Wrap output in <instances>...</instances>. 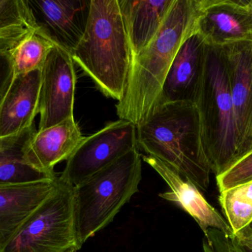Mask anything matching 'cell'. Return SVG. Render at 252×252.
Returning a JSON list of instances; mask_svg holds the SVG:
<instances>
[{"mask_svg": "<svg viewBox=\"0 0 252 252\" xmlns=\"http://www.w3.org/2000/svg\"><path fill=\"white\" fill-rule=\"evenodd\" d=\"M202 4L203 0H176L152 41L131 58L125 93L116 105L120 119L137 127L152 113L178 50L196 33Z\"/></svg>", "mask_w": 252, "mask_h": 252, "instance_id": "1", "label": "cell"}, {"mask_svg": "<svg viewBox=\"0 0 252 252\" xmlns=\"http://www.w3.org/2000/svg\"><path fill=\"white\" fill-rule=\"evenodd\" d=\"M136 132L139 149L174 169L199 190H207L211 170L203 148L195 103L157 105L136 127Z\"/></svg>", "mask_w": 252, "mask_h": 252, "instance_id": "2", "label": "cell"}, {"mask_svg": "<svg viewBox=\"0 0 252 252\" xmlns=\"http://www.w3.org/2000/svg\"><path fill=\"white\" fill-rule=\"evenodd\" d=\"M72 56L105 96L124 98L131 54L118 0H92L85 33Z\"/></svg>", "mask_w": 252, "mask_h": 252, "instance_id": "3", "label": "cell"}, {"mask_svg": "<svg viewBox=\"0 0 252 252\" xmlns=\"http://www.w3.org/2000/svg\"><path fill=\"white\" fill-rule=\"evenodd\" d=\"M195 104L204 153L211 173L220 176L238 160L233 103L221 48L206 44L204 69Z\"/></svg>", "mask_w": 252, "mask_h": 252, "instance_id": "4", "label": "cell"}, {"mask_svg": "<svg viewBox=\"0 0 252 252\" xmlns=\"http://www.w3.org/2000/svg\"><path fill=\"white\" fill-rule=\"evenodd\" d=\"M142 155L132 149L74 187L75 230L80 249L115 216L139 191Z\"/></svg>", "mask_w": 252, "mask_h": 252, "instance_id": "5", "label": "cell"}, {"mask_svg": "<svg viewBox=\"0 0 252 252\" xmlns=\"http://www.w3.org/2000/svg\"><path fill=\"white\" fill-rule=\"evenodd\" d=\"M80 250L74 187L58 178L51 194L30 215L0 252H66Z\"/></svg>", "mask_w": 252, "mask_h": 252, "instance_id": "6", "label": "cell"}, {"mask_svg": "<svg viewBox=\"0 0 252 252\" xmlns=\"http://www.w3.org/2000/svg\"><path fill=\"white\" fill-rule=\"evenodd\" d=\"M136 148V125L124 119L109 123L97 133L84 137L66 161L60 178L75 187Z\"/></svg>", "mask_w": 252, "mask_h": 252, "instance_id": "7", "label": "cell"}, {"mask_svg": "<svg viewBox=\"0 0 252 252\" xmlns=\"http://www.w3.org/2000/svg\"><path fill=\"white\" fill-rule=\"evenodd\" d=\"M30 28L71 55L85 33L92 0H24Z\"/></svg>", "mask_w": 252, "mask_h": 252, "instance_id": "8", "label": "cell"}, {"mask_svg": "<svg viewBox=\"0 0 252 252\" xmlns=\"http://www.w3.org/2000/svg\"><path fill=\"white\" fill-rule=\"evenodd\" d=\"M72 55L54 46L41 68L38 130L74 117L76 74Z\"/></svg>", "mask_w": 252, "mask_h": 252, "instance_id": "9", "label": "cell"}, {"mask_svg": "<svg viewBox=\"0 0 252 252\" xmlns=\"http://www.w3.org/2000/svg\"><path fill=\"white\" fill-rule=\"evenodd\" d=\"M196 33L217 48L252 42V0H203Z\"/></svg>", "mask_w": 252, "mask_h": 252, "instance_id": "10", "label": "cell"}, {"mask_svg": "<svg viewBox=\"0 0 252 252\" xmlns=\"http://www.w3.org/2000/svg\"><path fill=\"white\" fill-rule=\"evenodd\" d=\"M221 49L233 103L238 160L252 148V42Z\"/></svg>", "mask_w": 252, "mask_h": 252, "instance_id": "11", "label": "cell"}, {"mask_svg": "<svg viewBox=\"0 0 252 252\" xmlns=\"http://www.w3.org/2000/svg\"><path fill=\"white\" fill-rule=\"evenodd\" d=\"M142 158L162 178L170 188L168 192L159 194L160 198L177 204L197 222L204 233L207 229H216L235 238L228 222L207 202L192 182L155 157L144 155Z\"/></svg>", "mask_w": 252, "mask_h": 252, "instance_id": "12", "label": "cell"}, {"mask_svg": "<svg viewBox=\"0 0 252 252\" xmlns=\"http://www.w3.org/2000/svg\"><path fill=\"white\" fill-rule=\"evenodd\" d=\"M205 50V42L197 33L182 44L166 75L157 105L195 103L204 69Z\"/></svg>", "mask_w": 252, "mask_h": 252, "instance_id": "13", "label": "cell"}, {"mask_svg": "<svg viewBox=\"0 0 252 252\" xmlns=\"http://www.w3.org/2000/svg\"><path fill=\"white\" fill-rule=\"evenodd\" d=\"M84 139L74 117L68 118L37 131L25 146V161L39 171L55 175V166L67 161Z\"/></svg>", "mask_w": 252, "mask_h": 252, "instance_id": "14", "label": "cell"}, {"mask_svg": "<svg viewBox=\"0 0 252 252\" xmlns=\"http://www.w3.org/2000/svg\"><path fill=\"white\" fill-rule=\"evenodd\" d=\"M41 78V69L14 77L0 105V138L17 134L33 125Z\"/></svg>", "mask_w": 252, "mask_h": 252, "instance_id": "15", "label": "cell"}, {"mask_svg": "<svg viewBox=\"0 0 252 252\" xmlns=\"http://www.w3.org/2000/svg\"><path fill=\"white\" fill-rule=\"evenodd\" d=\"M58 178L28 184L0 186V250L53 192Z\"/></svg>", "mask_w": 252, "mask_h": 252, "instance_id": "16", "label": "cell"}, {"mask_svg": "<svg viewBox=\"0 0 252 252\" xmlns=\"http://www.w3.org/2000/svg\"><path fill=\"white\" fill-rule=\"evenodd\" d=\"M176 0H118L131 58L152 41Z\"/></svg>", "mask_w": 252, "mask_h": 252, "instance_id": "17", "label": "cell"}, {"mask_svg": "<svg viewBox=\"0 0 252 252\" xmlns=\"http://www.w3.org/2000/svg\"><path fill=\"white\" fill-rule=\"evenodd\" d=\"M36 132L33 124L17 134L0 138V186L28 184L57 177L36 170L25 161V146Z\"/></svg>", "mask_w": 252, "mask_h": 252, "instance_id": "18", "label": "cell"}, {"mask_svg": "<svg viewBox=\"0 0 252 252\" xmlns=\"http://www.w3.org/2000/svg\"><path fill=\"white\" fill-rule=\"evenodd\" d=\"M219 201L234 235L252 223V181L220 192Z\"/></svg>", "mask_w": 252, "mask_h": 252, "instance_id": "19", "label": "cell"}, {"mask_svg": "<svg viewBox=\"0 0 252 252\" xmlns=\"http://www.w3.org/2000/svg\"><path fill=\"white\" fill-rule=\"evenodd\" d=\"M54 46L34 30L30 31L10 50L15 76L41 69L47 55Z\"/></svg>", "mask_w": 252, "mask_h": 252, "instance_id": "20", "label": "cell"}, {"mask_svg": "<svg viewBox=\"0 0 252 252\" xmlns=\"http://www.w3.org/2000/svg\"><path fill=\"white\" fill-rule=\"evenodd\" d=\"M220 192L252 181V148L227 170L216 176Z\"/></svg>", "mask_w": 252, "mask_h": 252, "instance_id": "21", "label": "cell"}, {"mask_svg": "<svg viewBox=\"0 0 252 252\" xmlns=\"http://www.w3.org/2000/svg\"><path fill=\"white\" fill-rule=\"evenodd\" d=\"M16 27L31 29L24 0H0V31Z\"/></svg>", "mask_w": 252, "mask_h": 252, "instance_id": "22", "label": "cell"}, {"mask_svg": "<svg viewBox=\"0 0 252 252\" xmlns=\"http://www.w3.org/2000/svg\"><path fill=\"white\" fill-rule=\"evenodd\" d=\"M203 250L204 252H249L235 238L220 232H214L207 238L203 243Z\"/></svg>", "mask_w": 252, "mask_h": 252, "instance_id": "23", "label": "cell"}, {"mask_svg": "<svg viewBox=\"0 0 252 252\" xmlns=\"http://www.w3.org/2000/svg\"><path fill=\"white\" fill-rule=\"evenodd\" d=\"M14 77L10 50L0 47V105L10 89Z\"/></svg>", "mask_w": 252, "mask_h": 252, "instance_id": "24", "label": "cell"}, {"mask_svg": "<svg viewBox=\"0 0 252 252\" xmlns=\"http://www.w3.org/2000/svg\"><path fill=\"white\" fill-rule=\"evenodd\" d=\"M32 29L26 27H16L0 31V47L13 49Z\"/></svg>", "mask_w": 252, "mask_h": 252, "instance_id": "25", "label": "cell"}, {"mask_svg": "<svg viewBox=\"0 0 252 252\" xmlns=\"http://www.w3.org/2000/svg\"><path fill=\"white\" fill-rule=\"evenodd\" d=\"M235 238L240 245L247 251L252 252V222L247 227L235 235Z\"/></svg>", "mask_w": 252, "mask_h": 252, "instance_id": "26", "label": "cell"}, {"mask_svg": "<svg viewBox=\"0 0 252 252\" xmlns=\"http://www.w3.org/2000/svg\"><path fill=\"white\" fill-rule=\"evenodd\" d=\"M66 252H77V251L75 250H69V251H67Z\"/></svg>", "mask_w": 252, "mask_h": 252, "instance_id": "27", "label": "cell"}, {"mask_svg": "<svg viewBox=\"0 0 252 252\" xmlns=\"http://www.w3.org/2000/svg\"></svg>", "mask_w": 252, "mask_h": 252, "instance_id": "28", "label": "cell"}]
</instances>
